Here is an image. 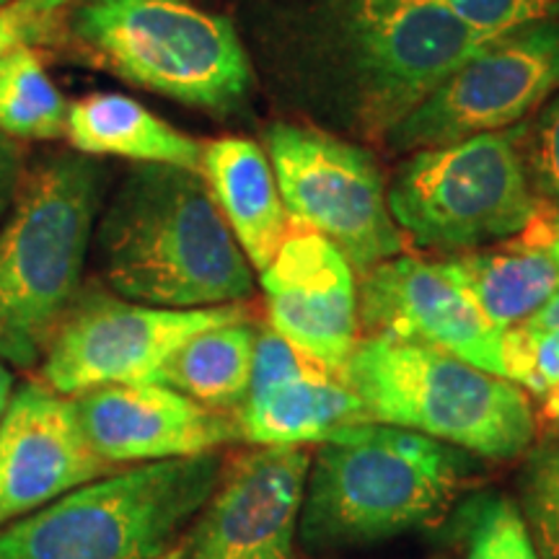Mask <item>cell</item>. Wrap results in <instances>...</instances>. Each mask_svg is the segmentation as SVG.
Masks as SVG:
<instances>
[{
	"label": "cell",
	"instance_id": "cell-1",
	"mask_svg": "<svg viewBox=\"0 0 559 559\" xmlns=\"http://www.w3.org/2000/svg\"><path fill=\"white\" fill-rule=\"evenodd\" d=\"M104 283L158 309H213L254 293V267L200 171L138 164L94 230Z\"/></svg>",
	"mask_w": 559,
	"mask_h": 559
},
{
	"label": "cell",
	"instance_id": "cell-2",
	"mask_svg": "<svg viewBox=\"0 0 559 559\" xmlns=\"http://www.w3.org/2000/svg\"><path fill=\"white\" fill-rule=\"evenodd\" d=\"M479 459L423 432L355 423L311 453L298 544L313 557L436 531L472 492Z\"/></svg>",
	"mask_w": 559,
	"mask_h": 559
},
{
	"label": "cell",
	"instance_id": "cell-3",
	"mask_svg": "<svg viewBox=\"0 0 559 559\" xmlns=\"http://www.w3.org/2000/svg\"><path fill=\"white\" fill-rule=\"evenodd\" d=\"M104 200V169L83 153L29 166L0 223V360L39 368L83 290Z\"/></svg>",
	"mask_w": 559,
	"mask_h": 559
},
{
	"label": "cell",
	"instance_id": "cell-4",
	"mask_svg": "<svg viewBox=\"0 0 559 559\" xmlns=\"http://www.w3.org/2000/svg\"><path fill=\"white\" fill-rule=\"evenodd\" d=\"M340 379L373 423L423 432L477 459L515 461L539 443L536 404L519 383L443 349L368 334Z\"/></svg>",
	"mask_w": 559,
	"mask_h": 559
},
{
	"label": "cell",
	"instance_id": "cell-5",
	"mask_svg": "<svg viewBox=\"0 0 559 559\" xmlns=\"http://www.w3.org/2000/svg\"><path fill=\"white\" fill-rule=\"evenodd\" d=\"M223 464L215 451L104 474L0 531V559H169Z\"/></svg>",
	"mask_w": 559,
	"mask_h": 559
},
{
	"label": "cell",
	"instance_id": "cell-6",
	"mask_svg": "<svg viewBox=\"0 0 559 559\" xmlns=\"http://www.w3.org/2000/svg\"><path fill=\"white\" fill-rule=\"evenodd\" d=\"M313 24L321 58L373 135H389L489 41L443 0H313Z\"/></svg>",
	"mask_w": 559,
	"mask_h": 559
},
{
	"label": "cell",
	"instance_id": "cell-7",
	"mask_svg": "<svg viewBox=\"0 0 559 559\" xmlns=\"http://www.w3.org/2000/svg\"><path fill=\"white\" fill-rule=\"evenodd\" d=\"M73 29L124 81L187 107L234 111L249 96L239 34L187 0H88Z\"/></svg>",
	"mask_w": 559,
	"mask_h": 559
},
{
	"label": "cell",
	"instance_id": "cell-8",
	"mask_svg": "<svg viewBox=\"0 0 559 559\" xmlns=\"http://www.w3.org/2000/svg\"><path fill=\"white\" fill-rule=\"evenodd\" d=\"M523 132H481L415 153L389 190L400 230L419 247L445 251L519 236L542 207L523 164Z\"/></svg>",
	"mask_w": 559,
	"mask_h": 559
},
{
	"label": "cell",
	"instance_id": "cell-9",
	"mask_svg": "<svg viewBox=\"0 0 559 559\" xmlns=\"http://www.w3.org/2000/svg\"><path fill=\"white\" fill-rule=\"evenodd\" d=\"M267 153L290 221L330 239L355 272L402 254L404 236L368 153L293 124L267 130Z\"/></svg>",
	"mask_w": 559,
	"mask_h": 559
},
{
	"label": "cell",
	"instance_id": "cell-10",
	"mask_svg": "<svg viewBox=\"0 0 559 559\" xmlns=\"http://www.w3.org/2000/svg\"><path fill=\"white\" fill-rule=\"evenodd\" d=\"M243 317L241 304L158 309L120 298L109 288H83L39 362V381L62 396L160 381L166 362L187 340Z\"/></svg>",
	"mask_w": 559,
	"mask_h": 559
},
{
	"label": "cell",
	"instance_id": "cell-11",
	"mask_svg": "<svg viewBox=\"0 0 559 559\" xmlns=\"http://www.w3.org/2000/svg\"><path fill=\"white\" fill-rule=\"evenodd\" d=\"M559 88V19L485 41L389 130L396 151L440 148L508 130Z\"/></svg>",
	"mask_w": 559,
	"mask_h": 559
},
{
	"label": "cell",
	"instance_id": "cell-12",
	"mask_svg": "<svg viewBox=\"0 0 559 559\" xmlns=\"http://www.w3.org/2000/svg\"><path fill=\"white\" fill-rule=\"evenodd\" d=\"M311 451L251 445L221 479L169 559H296Z\"/></svg>",
	"mask_w": 559,
	"mask_h": 559
},
{
	"label": "cell",
	"instance_id": "cell-13",
	"mask_svg": "<svg viewBox=\"0 0 559 559\" xmlns=\"http://www.w3.org/2000/svg\"><path fill=\"white\" fill-rule=\"evenodd\" d=\"M358 321L368 334L443 349L506 379V332L495 330L436 262L400 254L362 272Z\"/></svg>",
	"mask_w": 559,
	"mask_h": 559
},
{
	"label": "cell",
	"instance_id": "cell-14",
	"mask_svg": "<svg viewBox=\"0 0 559 559\" xmlns=\"http://www.w3.org/2000/svg\"><path fill=\"white\" fill-rule=\"evenodd\" d=\"M270 330L317 366L342 373L358 345V280L330 239L290 228L262 272Z\"/></svg>",
	"mask_w": 559,
	"mask_h": 559
},
{
	"label": "cell",
	"instance_id": "cell-15",
	"mask_svg": "<svg viewBox=\"0 0 559 559\" xmlns=\"http://www.w3.org/2000/svg\"><path fill=\"white\" fill-rule=\"evenodd\" d=\"M109 472L115 466L91 449L70 396L41 381L13 389L0 423V531Z\"/></svg>",
	"mask_w": 559,
	"mask_h": 559
},
{
	"label": "cell",
	"instance_id": "cell-16",
	"mask_svg": "<svg viewBox=\"0 0 559 559\" xmlns=\"http://www.w3.org/2000/svg\"><path fill=\"white\" fill-rule=\"evenodd\" d=\"M70 400L91 449L109 466L200 456L241 440L234 415L160 381L99 386Z\"/></svg>",
	"mask_w": 559,
	"mask_h": 559
},
{
	"label": "cell",
	"instance_id": "cell-17",
	"mask_svg": "<svg viewBox=\"0 0 559 559\" xmlns=\"http://www.w3.org/2000/svg\"><path fill=\"white\" fill-rule=\"evenodd\" d=\"M200 174L249 264L262 272L290 230L267 153L254 140L218 138L202 148Z\"/></svg>",
	"mask_w": 559,
	"mask_h": 559
},
{
	"label": "cell",
	"instance_id": "cell-18",
	"mask_svg": "<svg viewBox=\"0 0 559 559\" xmlns=\"http://www.w3.org/2000/svg\"><path fill=\"white\" fill-rule=\"evenodd\" d=\"M234 419L241 440L249 445L296 449L324 443L347 425L366 423L370 417L337 373L311 362L288 381L251 391L234 412Z\"/></svg>",
	"mask_w": 559,
	"mask_h": 559
},
{
	"label": "cell",
	"instance_id": "cell-19",
	"mask_svg": "<svg viewBox=\"0 0 559 559\" xmlns=\"http://www.w3.org/2000/svg\"><path fill=\"white\" fill-rule=\"evenodd\" d=\"M436 264L498 332L523 324L559 290V264L523 236L498 249L456 251Z\"/></svg>",
	"mask_w": 559,
	"mask_h": 559
},
{
	"label": "cell",
	"instance_id": "cell-20",
	"mask_svg": "<svg viewBox=\"0 0 559 559\" xmlns=\"http://www.w3.org/2000/svg\"><path fill=\"white\" fill-rule=\"evenodd\" d=\"M66 138L83 156H117L200 171L202 145L124 94H91L68 107Z\"/></svg>",
	"mask_w": 559,
	"mask_h": 559
},
{
	"label": "cell",
	"instance_id": "cell-21",
	"mask_svg": "<svg viewBox=\"0 0 559 559\" xmlns=\"http://www.w3.org/2000/svg\"><path fill=\"white\" fill-rule=\"evenodd\" d=\"M257 330L260 326L243 317L198 332L171 355L160 383L210 409L234 415L249 394Z\"/></svg>",
	"mask_w": 559,
	"mask_h": 559
},
{
	"label": "cell",
	"instance_id": "cell-22",
	"mask_svg": "<svg viewBox=\"0 0 559 559\" xmlns=\"http://www.w3.org/2000/svg\"><path fill=\"white\" fill-rule=\"evenodd\" d=\"M428 559H539L515 498L472 489L436 528Z\"/></svg>",
	"mask_w": 559,
	"mask_h": 559
},
{
	"label": "cell",
	"instance_id": "cell-23",
	"mask_svg": "<svg viewBox=\"0 0 559 559\" xmlns=\"http://www.w3.org/2000/svg\"><path fill=\"white\" fill-rule=\"evenodd\" d=\"M68 102L29 45L0 58V132L11 140H58L66 135Z\"/></svg>",
	"mask_w": 559,
	"mask_h": 559
},
{
	"label": "cell",
	"instance_id": "cell-24",
	"mask_svg": "<svg viewBox=\"0 0 559 559\" xmlns=\"http://www.w3.org/2000/svg\"><path fill=\"white\" fill-rule=\"evenodd\" d=\"M515 502L539 559H559V445L544 440L523 456Z\"/></svg>",
	"mask_w": 559,
	"mask_h": 559
},
{
	"label": "cell",
	"instance_id": "cell-25",
	"mask_svg": "<svg viewBox=\"0 0 559 559\" xmlns=\"http://www.w3.org/2000/svg\"><path fill=\"white\" fill-rule=\"evenodd\" d=\"M506 379L526 391L536 404L539 423L559 425V332L528 334L513 326L502 334Z\"/></svg>",
	"mask_w": 559,
	"mask_h": 559
},
{
	"label": "cell",
	"instance_id": "cell-26",
	"mask_svg": "<svg viewBox=\"0 0 559 559\" xmlns=\"http://www.w3.org/2000/svg\"><path fill=\"white\" fill-rule=\"evenodd\" d=\"M443 3L487 39L539 21L559 19V0H443Z\"/></svg>",
	"mask_w": 559,
	"mask_h": 559
},
{
	"label": "cell",
	"instance_id": "cell-27",
	"mask_svg": "<svg viewBox=\"0 0 559 559\" xmlns=\"http://www.w3.org/2000/svg\"><path fill=\"white\" fill-rule=\"evenodd\" d=\"M521 151L531 190L544 205L559 210V94L523 132Z\"/></svg>",
	"mask_w": 559,
	"mask_h": 559
},
{
	"label": "cell",
	"instance_id": "cell-28",
	"mask_svg": "<svg viewBox=\"0 0 559 559\" xmlns=\"http://www.w3.org/2000/svg\"><path fill=\"white\" fill-rule=\"evenodd\" d=\"M313 360L298 353L288 340L280 337L275 330H257L254 342V358H251V391H262L267 386H275L280 381H288L293 376L304 373Z\"/></svg>",
	"mask_w": 559,
	"mask_h": 559
},
{
	"label": "cell",
	"instance_id": "cell-29",
	"mask_svg": "<svg viewBox=\"0 0 559 559\" xmlns=\"http://www.w3.org/2000/svg\"><path fill=\"white\" fill-rule=\"evenodd\" d=\"M41 13L32 9L26 0H13L0 11V58L19 45H29L32 37L39 34Z\"/></svg>",
	"mask_w": 559,
	"mask_h": 559
},
{
	"label": "cell",
	"instance_id": "cell-30",
	"mask_svg": "<svg viewBox=\"0 0 559 559\" xmlns=\"http://www.w3.org/2000/svg\"><path fill=\"white\" fill-rule=\"evenodd\" d=\"M24 156L16 140H11L5 132H0V223L13 205L21 179H24Z\"/></svg>",
	"mask_w": 559,
	"mask_h": 559
},
{
	"label": "cell",
	"instance_id": "cell-31",
	"mask_svg": "<svg viewBox=\"0 0 559 559\" xmlns=\"http://www.w3.org/2000/svg\"><path fill=\"white\" fill-rule=\"evenodd\" d=\"M519 236H523L526 241L536 243V247L547 251L551 260L559 264V210L557 207H549L542 202L536 218L531 221Z\"/></svg>",
	"mask_w": 559,
	"mask_h": 559
},
{
	"label": "cell",
	"instance_id": "cell-32",
	"mask_svg": "<svg viewBox=\"0 0 559 559\" xmlns=\"http://www.w3.org/2000/svg\"><path fill=\"white\" fill-rule=\"evenodd\" d=\"M519 330L528 332V334L559 332V290L547 300V304L542 306L539 311L531 313V317L523 321V324H519Z\"/></svg>",
	"mask_w": 559,
	"mask_h": 559
},
{
	"label": "cell",
	"instance_id": "cell-33",
	"mask_svg": "<svg viewBox=\"0 0 559 559\" xmlns=\"http://www.w3.org/2000/svg\"><path fill=\"white\" fill-rule=\"evenodd\" d=\"M13 389H16V386H13L11 366H9V362L0 360V423H3L5 409H9V404H11Z\"/></svg>",
	"mask_w": 559,
	"mask_h": 559
},
{
	"label": "cell",
	"instance_id": "cell-34",
	"mask_svg": "<svg viewBox=\"0 0 559 559\" xmlns=\"http://www.w3.org/2000/svg\"><path fill=\"white\" fill-rule=\"evenodd\" d=\"M26 3H29L37 13H41V16H50L52 11L62 9V5L70 3V0H26Z\"/></svg>",
	"mask_w": 559,
	"mask_h": 559
},
{
	"label": "cell",
	"instance_id": "cell-35",
	"mask_svg": "<svg viewBox=\"0 0 559 559\" xmlns=\"http://www.w3.org/2000/svg\"><path fill=\"white\" fill-rule=\"evenodd\" d=\"M547 440H549V443L559 445V425H557V428H549V436H547Z\"/></svg>",
	"mask_w": 559,
	"mask_h": 559
},
{
	"label": "cell",
	"instance_id": "cell-36",
	"mask_svg": "<svg viewBox=\"0 0 559 559\" xmlns=\"http://www.w3.org/2000/svg\"><path fill=\"white\" fill-rule=\"evenodd\" d=\"M11 3H13V0H0V11H3L5 5H11Z\"/></svg>",
	"mask_w": 559,
	"mask_h": 559
}]
</instances>
